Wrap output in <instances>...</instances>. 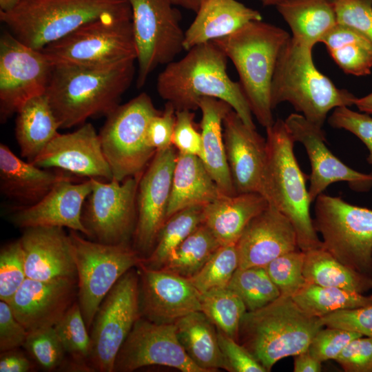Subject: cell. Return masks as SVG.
I'll list each match as a JSON object with an SVG mask.
<instances>
[{
	"instance_id": "obj_44",
	"label": "cell",
	"mask_w": 372,
	"mask_h": 372,
	"mask_svg": "<svg viewBox=\"0 0 372 372\" xmlns=\"http://www.w3.org/2000/svg\"><path fill=\"white\" fill-rule=\"evenodd\" d=\"M23 347L45 370L61 366L66 353L54 327L28 331Z\"/></svg>"
},
{
	"instance_id": "obj_59",
	"label": "cell",
	"mask_w": 372,
	"mask_h": 372,
	"mask_svg": "<svg viewBox=\"0 0 372 372\" xmlns=\"http://www.w3.org/2000/svg\"><path fill=\"white\" fill-rule=\"evenodd\" d=\"M19 0H0V11H8L13 8Z\"/></svg>"
},
{
	"instance_id": "obj_47",
	"label": "cell",
	"mask_w": 372,
	"mask_h": 372,
	"mask_svg": "<svg viewBox=\"0 0 372 372\" xmlns=\"http://www.w3.org/2000/svg\"><path fill=\"white\" fill-rule=\"evenodd\" d=\"M326 327L318 331L307 349L314 358L321 362L335 360L351 341L363 336L355 331L336 327Z\"/></svg>"
},
{
	"instance_id": "obj_20",
	"label": "cell",
	"mask_w": 372,
	"mask_h": 372,
	"mask_svg": "<svg viewBox=\"0 0 372 372\" xmlns=\"http://www.w3.org/2000/svg\"><path fill=\"white\" fill-rule=\"evenodd\" d=\"M32 163L81 178L113 179L99 135L90 123H83L72 132L58 134Z\"/></svg>"
},
{
	"instance_id": "obj_4",
	"label": "cell",
	"mask_w": 372,
	"mask_h": 372,
	"mask_svg": "<svg viewBox=\"0 0 372 372\" xmlns=\"http://www.w3.org/2000/svg\"><path fill=\"white\" fill-rule=\"evenodd\" d=\"M266 133L267 159L260 194L291 222L302 251L322 247L310 214L307 176L294 154L295 141L280 118L266 128Z\"/></svg>"
},
{
	"instance_id": "obj_38",
	"label": "cell",
	"mask_w": 372,
	"mask_h": 372,
	"mask_svg": "<svg viewBox=\"0 0 372 372\" xmlns=\"http://www.w3.org/2000/svg\"><path fill=\"white\" fill-rule=\"evenodd\" d=\"M203 206H192L181 209L164 223L155 246L143 265L153 269L163 267L172 251L203 223Z\"/></svg>"
},
{
	"instance_id": "obj_30",
	"label": "cell",
	"mask_w": 372,
	"mask_h": 372,
	"mask_svg": "<svg viewBox=\"0 0 372 372\" xmlns=\"http://www.w3.org/2000/svg\"><path fill=\"white\" fill-rule=\"evenodd\" d=\"M223 195L197 156L178 152L166 220L192 206H205Z\"/></svg>"
},
{
	"instance_id": "obj_41",
	"label": "cell",
	"mask_w": 372,
	"mask_h": 372,
	"mask_svg": "<svg viewBox=\"0 0 372 372\" xmlns=\"http://www.w3.org/2000/svg\"><path fill=\"white\" fill-rule=\"evenodd\" d=\"M238 265L236 244L221 245L189 280L200 293L215 288L226 287Z\"/></svg>"
},
{
	"instance_id": "obj_48",
	"label": "cell",
	"mask_w": 372,
	"mask_h": 372,
	"mask_svg": "<svg viewBox=\"0 0 372 372\" xmlns=\"http://www.w3.org/2000/svg\"><path fill=\"white\" fill-rule=\"evenodd\" d=\"M337 23L358 31L372 43V0H335Z\"/></svg>"
},
{
	"instance_id": "obj_60",
	"label": "cell",
	"mask_w": 372,
	"mask_h": 372,
	"mask_svg": "<svg viewBox=\"0 0 372 372\" xmlns=\"http://www.w3.org/2000/svg\"><path fill=\"white\" fill-rule=\"evenodd\" d=\"M264 6H275L276 7L279 4L283 3L286 0H260Z\"/></svg>"
},
{
	"instance_id": "obj_18",
	"label": "cell",
	"mask_w": 372,
	"mask_h": 372,
	"mask_svg": "<svg viewBox=\"0 0 372 372\" xmlns=\"http://www.w3.org/2000/svg\"><path fill=\"white\" fill-rule=\"evenodd\" d=\"M285 123L294 141L304 147L309 157L311 172L308 192L311 203L333 183L346 182L356 192L371 189L372 173L356 171L336 157L327 146L322 127L297 113L289 115Z\"/></svg>"
},
{
	"instance_id": "obj_50",
	"label": "cell",
	"mask_w": 372,
	"mask_h": 372,
	"mask_svg": "<svg viewBox=\"0 0 372 372\" xmlns=\"http://www.w3.org/2000/svg\"><path fill=\"white\" fill-rule=\"evenodd\" d=\"M194 113L188 110H176L172 145L178 152L202 156V137L194 125Z\"/></svg>"
},
{
	"instance_id": "obj_1",
	"label": "cell",
	"mask_w": 372,
	"mask_h": 372,
	"mask_svg": "<svg viewBox=\"0 0 372 372\" xmlns=\"http://www.w3.org/2000/svg\"><path fill=\"white\" fill-rule=\"evenodd\" d=\"M135 61L102 66L54 64L45 94L60 128L81 125L117 107L134 77Z\"/></svg>"
},
{
	"instance_id": "obj_35",
	"label": "cell",
	"mask_w": 372,
	"mask_h": 372,
	"mask_svg": "<svg viewBox=\"0 0 372 372\" xmlns=\"http://www.w3.org/2000/svg\"><path fill=\"white\" fill-rule=\"evenodd\" d=\"M320 42L344 73L356 76L371 74L372 43L358 31L337 23Z\"/></svg>"
},
{
	"instance_id": "obj_37",
	"label": "cell",
	"mask_w": 372,
	"mask_h": 372,
	"mask_svg": "<svg viewBox=\"0 0 372 372\" xmlns=\"http://www.w3.org/2000/svg\"><path fill=\"white\" fill-rule=\"evenodd\" d=\"M220 246L211 231L202 223L172 251L160 269L189 279Z\"/></svg>"
},
{
	"instance_id": "obj_19",
	"label": "cell",
	"mask_w": 372,
	"mask_h": 372,
	"mask_svg": "<svg viewBox=\"0 0 372 372\" xmlns=\"http://www.w3.org/2000/svg\"><path fill=\"white\" fill-rule=\"evenodd\" d=\"M141 316L158 324H174L200 311L201 293L188 278L163 270L138 266Z\"/></svg>"
},
{
	"instance_id": "obj_31",
	"label": "cell",
	"mask_w": 372,
	"mask_h": 372,
	"mask_svg": "<svg viewBox=\"0 0 372 372\" xmlns=\"http://www.w3.org/2000/svg\"><path fill=\"white\" fill-rule=\"evenodd\" d=\"M17 114L14 133L20 153L32 163L59 134L60 125L45 94L28 101Z\"/></svg>"
},
{
	"instance_id": "obj_61",
	"label": "cell",
	"mask_w": 372,
	"mask_h": 372,
	"mask_svg": "<svg viewBox=\"0 0 372 372\" xmlns=\"http://www.w3.org/2000/svg\"><path fill=\"white\" fill-rule=\"evenodd\" d=\"M329 1H331V2H334L335 0H329Z\"/></svg>"
},
{
	"instance_id": "obj_6",
	"label": "cell",
	"mask_w": 372,
	"mask_h": 372,
	"mask_svg": "<svg viewBox=\"0 0 372 372\" xmlns=\"http://www.w3.org/2000/svg\"><path fill=\"white\" fill-rule=\"evenodd\" d=\"M123 15H132L128 0H19L0 11V20L19 41L41 50L89 22Z\"/></svg>"
},
{
	"instance_id": "obj_55",
	"label": "cell",
	"mask_w": 372,
	"mask_h": 372,
	"mask_svg": "<svg viewBox=\"0 0 372 372\" xmlns=\"http://www.w3.org/2000/svg\"><path fill=\"white\" fill-rule=\"evenodd\" d=\"M32 369L30 361L16 349L1 352L0 372H28Z\"/></svg>"
},
{
	"instance_id": "obj_28",
	"label": "cell",
	"mask_w": 372,
	"mask_h": 372,
	"mask_svg": "<svg viewBox=\"0 0 372 372\" xmlns=\"http://www.w3.org/2000/svg\"><path fill=\"white\" fill-rule=\"evenodd\" d=\"M268 205L259 193L223 194L203 206V223L221 245L236 244L250 220Z\"/></svg>"
},
{
	"instance_id": "obj_12",
	"label": "cell",
	"mask_w": 372,
	"mask_h": 372,
	"mask_svg": "<svg viewBox=\"0 0 372 372\" xmlns=\"http://www.w3.org/2000/svg\"><path fill=\"white\" fill-rule=\"evenodd\" d=\"M136 48V87H142L157 67L167 65L184 49L185 32L171 0H128Z\"/></svg>"
},
{
	"instance_id": "obj_8",
	"label": "cell",
	"mask_w": 372,
	"mask_h": 372,
	"mask_svg": "<svg viewBox=\"0 0 372 372\" xmlns=\"http://www.w3.org/2000/svg\"><path fill=\"white\" fill-rule=\"evenodd\" d=\"M314 203L313 223L322 247L350 269L372 276V209L324 193Z\"/></svg>"
},
{
	"instance_id": "obj_29",
	"label": "cell",
	"mask_w": 372,
	"mask_h": 372,
	"mask_svg": "<svg viewBox=\"0 0 372 372\" xmlns=\"http://www.w3.org/2000/svg\"><path fill=\"white\" fill-rule=\"evenodd\" d=\"M232 108L227 103L212 97H203L198 103L202 117L201 160L225 195L237 194L229 169L223 138V122Z\"/></svg>"
},
{
	"instance_id": "obj_56",
	"label": "cell",
	"mask_w": 372,
	"mask_h": 372,
	"mask_svg": "<svg viewBox=\"0 0 372 372\" xmlns=\"http://www.w3.org/2000/svg\"><path fill=\"white\" fill-rule=\"evenodd\" d=\"M294 372H320L322 362L314 358L308 351L293 355Z\"/></svg>"
},
{
	"instance_id": "obj_7",
	"label": "cell",
	"mask_w": 372,
	"mask_h": 372,
	"mask_svg": "<svg viewBox=\"0 0 372 372\" xmlns=\"http://www.w3.org/2000/svg\"><path fill=\"white\" fill-rule=\"evenodd\" d=\"M323 327L320 318L307 314L291 297L280 296L267 305L245 313L238 342L268 372L280 360L307 351Z\"/></svg>"
},
{
	"instance_id": "obj_39",
	"label": "cell",
	"mask_w": 372,
	"mask_h": 372,
	"mask_svg": "<svg viewBox=\"0 0 372 372\" xmlns=\"http://www.w3.org/2000/svg\"><path fill=\"white\" fill-rule=\"evenodd\" d=\"M200 311L216 329L238 342L240 324L247 311L234 291L226 287L202 293Z\"/></svg>"
},
{
	"instance_id": "obj_5",
	"label": "cell",
	"mask_w": 372,
	"mask_h": 372,
	"mask_svg": "<svg viewBox=\"0 0 372 372\" xmlns=\"http://www.w3.org/2000/svg\"><path fill=\"white\" fill-rule=\"evenodd\" d=\"M313 48L292 37L284 45L272 78L271 103L273 110L288 102L308 121L322 127L331 110L353 105L356 96L337 87L317 69Z\"/></svg>"
},
{
	"instance_id": "obj_3",
	"label": "cell",
	"mask_w": 372,
	"mask_h": 372,
	"mask_svg": "<svg viewBox=\"0 0 372 372\" xmlns=\"http://www.w3.org/2000/svg\"><path fill=\"white\" fill-rule=\"evenodd\" d=\"M290 37L282 28L258 20L213 41L235 66L252 114L265 128L275 121L271 81L280 52Z\"/></svg>"
},
{
	"instance_id": "obj_34",
	"label": "cell",
	"mask_w": 372,
	"mask_h": 372,
	"mask_svg": "<svg viewBox=\"0 0 372 372\" xmlns=\"http://www.w3.org/2000/svg\"><path fill=\"white\" fill-rule=\"evenodd\" d=\"M303 274L306 282L364 293L372 290V276L343 265L322 247L304 252Z\"/></svg>"
},
{
	"instance_id": "obj_58",
	"label": "cell",
	"mask_w": 372,
	"mask_h": 372,
	"mask_svg": "<svg viewBox=\"0 0 372 372\" xmlns=\"http://www.w3.org/2000/svg\"><path fill=\"white\" fill-rule=\"evenodd\" d=\"M174 6L196 12L205 0H171Z\"/></svg>"
},
{
	"instance_id": "obj_36",
	"label": "cell",
	"mask_w": 372,
	"mask_h": 372,
	"mask_svg": "<svg viewBox=\"0 0 372 372\" xmlns=\"http://www.w3.org/2000/svg\"><path fill=\"white\" fill-rule=\"evenodd\" d=\"M291 298L307 314L320 318L337 311L372 305V293L365 296L307 282Z\"/></svg>"
},
{
	"instance_id": "obj_45",
	"label": "cell",
	"mask_w": 372,
	"mask_h": 372,
	"mask_svg": "<svg viewBox=\"0 0 372 372\" xmlns=\"http://www.w3.org/2000/svg\"><path fill=\"white\" fill-rule=\"evenodd\" d=\"M27 278L20 240L9 243L0 251V299L9 302Z\"/></svg>"
},
{
	"instance_id": "obj_9",
	"label": "cell",
	"mask_w": 372,
	"mask_h": 372,
	"mask_svg": "<svg viewBox=\"0 0 372 372\" xmlns=\"http://www.w3.org/2000/svg\"><path fill=\"white\" fill-rule=\"evenodd\" d=\"M160 112L143 92L106 116L99 135L113 179L121 182L142 174L147 167L156 152L147 143V129Z\"/></svg>"
},
{
	"instance_id": "obj_27",
	"label": "cell",
	"mask_w": 372,
	"mask_h": 372,
	"mask_svg": "<svg viewBox=\"0 0 372 372\" xmlns=\"http://www.w3.org/2000/svg\"><path fill=\"white\" fill-rule=\"evenodd\" d=\"M185 31L184 50L228 36L251 21L262 20L260 13L237 0H205Z\"/></svg>"
},
{
	"instance_id": "obj_16",
	"label": "cell",
	"mask_w": 372,
	"mask_h": 372,
	"mask_svg": "<svg viewBox=\"0 0 372 372\" xmlns=\"http://www.w3.org/2000/svg\"><path fill=\"white\" fill-rule=\"evenodd\" d=\"M150 365L205 372L185 351L174 324L155 323L141 316L118 353L114 372H131Z\"/></svg>"
},
{
	"instance_id": "obj_14",
	"label": "cell",
	"mask_w": 372,
	"mask_h": 372,
	"mask_svg": "<svg viewBox=\"0 0 372 372\" xmlns=\"http://www.w3.org/2000/svg\"><path fill=\"white\" fill-rule=\"evenodd\" d=\"M138 174L119 182L90 178L92 189L82 210L87 238L107 245L129 244L137 221Z\"/></svg>"
},
{
	"instance_id": "obj_43",
	"label": "cell",
	"mask_w": 372,
	"mask_h": 372,
	"mask_svg": "<svg viewBox=\"0 0 372 372\" xmlns=\"http://www.w3.org/2000/svg\"><path fill=\"white\" fill-rule=\"evenodd\" d=\"M304 260V252L297 249L278 256L264 267L280 296L292 297L306 283Z\"/></svg>"
},
{
	"instance_id": "obj_57",
	"label": "cell",
	"mask_w": 372,
	"mask_h": 372,
	"mask_svg": "<svg viewBox=\"0 0 372 372\" xmlns=\"http://www.w3.org/2000/svg\"><path fill=\"white\" fill-rule=\"evenodd\" d=\"M355 105L360 112L372 114V92L360 98L355 99Z\"/></svg>"
},
{
	"instance_id": "obj_15",
	"label": "cell",
	"mask_w": 372,
	"mask_h": 372,
	"mask_svg": "<svg viewBox=\"0 0 372 372\" xmlns=\"http://www.w3.org/2000/svg\"><path fill=\"white\" fill-rule=\"evenodd\" d=\"M54 64L8 30L0 38V119L4 123L30 99L45 94Z\"/></svg>"
},
{
	"instance_id": "obj_25",
	"label": "cell",
	"mask_w": 372,
	"mask_h": 372,
	"mask_svg": "<svg viewBox=\"0 0 372 372\" xmlns=\"http://www.w3.org/2000/svg\"><path fill=\"white\" fill-rule=\"evenodd\" d=\"M19 240L28 278H77L70 236L63 227L25 228Z\"/></svg>"
},
{
	"instance_id": "obj_46",
	"label": "cell",
	"mask_w": 372,
	"mask_h": 372,
	"mask_svg": "<svg viewBox=\"0 0 372 372\" xmlns=\"http://www.w3.org/2000/svg\"><path fill=\"white\" fill-rule=\"evenodd\" d=\"M328 122L333 127L352 133L365 145L369 152L366 160L372 172V116L352 110L347 106H341L333 110Z\"/></svg>"
},
{
	"instance_id": "obj_23",
	"label": "cell",
	"mask_w": 372,
	"mask_h": 372,
	"mask_svg": "<svg viewBox=\"0 0 372 372\" xmlns=\"http://www.w3.org/2000/svg\"><path fill=\"white\" fill-rule=\"evenodd\" d=\"M227 161L236 194H260L267 143L231 108L223 122Z\"/></svg>"
},
{
	"instance_id": "obj_54",
	"label": "cell",
	"mask_w": 372,
	"mask_h": 372,
	"mask_svg": "<svg viewBox=\"0 0 372 372\" xmlns=\"http://www.w3.org/2000/svg\"><path fill=\"white\" fill-rule=\"evenodd\" d=\"M28 331L14 316L10 304L0 302V351L23 347Z\"/></svg>"
},
{
	"instance_id": "obj_11",
	"label": "cell",
	"mask_w": 372,
	"mask_h": 372,
	"mask_svg": "<svg viewBox=\"0 0 372 372\" xmlns=\"http://www.w3.org/2000/svg\"><path fill=\"white\" fill-rule=\"evenodd\" d=\"M41 50L54 64L102 66L136 60L132 15L89 22Z\"/></svg>"
},
{
	"instance_id": "obj_22",
	"label": "cell",
	"mask_w": 372,
	"mask_h": 372,
	"mask_svg": "<svg viewBox=\"0 0 372 372\" xmlns=\"http://www.w3.org/2000/svg\"><path fill=\"white\" fill-rule=\"evenodd\" d=\"M77 278H26L8 304L28 331L54 327L75 302Z\"/></svg>"
},
{
	"instance_id": "obj_24",
	"label": "cell",
	"mask_w": 372,
	"mask_h": 372,
	"mask_svg": "<svg viewBox=\"0 0 372 372\" xmlns=\"http://www.w3.org/2000/svg\"><path fill=\"white\" fill-rule=\"evenodd\" d=\"M236 245L238 268L265 267L278 256L300 249L291 222L270 205L250 220Z\"/></svg>"
},
{
	"instance_id": "obj_32",
	"label": "cell",
	"mask_w": 372,
	"mask_h": 372,
	"mask_svg": "<svg viewBox=\"0 0 372 372\" xmlns=\"http://www.w3.org/2000/svg\"><path fill=\"white\" fill-rule=\"evenodd\" d=\"M177 338L191 360L205 372L227 371L215 325L201 311L192 312L175 323Z\"/></svg>"
},
{
	"instance_id": "obj_33",
	"label": "cell",
	"mask_w": 372,
	"mask_h": 372,
	"mask_svg": "<svg viewBox=\"0 0 372 372\" xmlns=\"http://www.w3.org/2000/svg\"><path fill=\"white\" fill-rule=\"evenodd\" d=\"M276 8L292 37L311 48L337 24L333 2L329 0H286Z\"/></svg>"
},
{
	"instance_id": "obj_53",
	"label": "cell",
	"mask_w": 372,
	"mask_h": 372,
	"mask_svg": "<svg viewBox=\"0 0 372 372\" xmlns=\"http://www.w3.org/2000/svg\"><path fill=\"white\" fill-rule=\"evenodd\" d=\"M176 109L167 102L163 111L150 120L146 133L148 145L156 151L172 146V136L176 122Z\"/></svg>"
},
{
	"instance_id": "obj_49",
	"label": "cell",
	"mask_w": 372,
	"mask_h": 372,
	"mask_svg": "<svg viewBox=\"0 0 372 372\" xmlns=\"http://www.w3.org/2000/svg\"><path fill=\"white\" fill-rule=\"evenodd\" d=\"M217 329L220 349L229 372H267L240 342Z\"/></svg>"
},
{
	"instance_id": "obj_26",
	"label": "cell",
	"mask_w": 372,
	"mask_h": 372,
	"mask_svg": "<svg viewBox=\"0 0 372 372\" xmlns=\"http://www.w3.org/2000/svg\"><path fill=\"white\" fill-rule=\"evenodd\" d=\"M42 168L19 158L8 146L0 144V190L7 198L30 205L40 201L62 180L73 175Z\"/></svg>"
},
{
	"instance_id": "obj_40",
	"label": "cell",
	"mask_w": 372,
	"mask_h": 372,
	"mask_svg": "<svg viewBox=\"0 0 372 372\" xmlns=\"http://www.w3.org/2000/svg\"><path fill=\"white\" fill-rule=\"evenodd\" d=\"M227 287L240 298L247 311L262 308L280 296L264 267L238 268Z\"/></svg>"
},
{
	"instance_id": "obj_21",
	"label": "cell",
	"mask_w": 372,
	"mask_h": 372,
	"mask_svg": "<svg viewBox=\"0 0 372 372\" xmlns=\"http://www.w3.org/2000/svg\"><path fill=\"white\" fill-rule=\"evenodd\" d=\"M78 180L79 176H76L62 180L38 203L18 206L11 213L10 220L19 228L67 227L87 237L81 214L92 189V181L90 178L81 182Z\"/></svg>"
},
{
	"instance_id": "obj_42",
	"label": "cell",
	"mask_w": 372,
	"mask_h": 372,
	"mask_svg": "<svg viewBox=\"0 0 372 372\" xmlns=\"http://www.w3.org/2000/svg\"><path fill=\"white\" fill-rule=\"evenodd\" d=\"M54 327L74 362L83 364L89 360L91 338L78 302L70 307Z\"/></svg>"
},
{
	"instance_id": "obj_51",
	"label": "cell",
	"mask_w": 372,
	"mask_h": 372,
	"mask_svg": "<svg viewBox=\"0 0 372 372\" xmlns=\"http://www.w3.org/2000/svg\"><path fill=\"white\" fill-rule=\"evenodd\" d=\"M328 327H336L372 338V305L340 310L320 318Z\"/></svg>"
},
{
	"instance_id": "obj_52",
	"label": "cell",
	"mask_w": 372,
	"mask_h": 372,
	"mask_svg": "<svg viewBox=\"0 0 372 372\" xmlns=\"http://www.w3.org/2000/svg\"><path fill=\"white\" fill-rule=\"evenodd\" d=\"M335 360L347 372H372V338L353 339Z\"/></svg>"
},
{
	"instance_id": "obj_13",
	"label": "cell",
	"mask_w": 372,
	"mask_h": 372,
	"mask_svg": "<svg viewBox=\"0 0 372 372\" xmlns=\"http://www.w3.org/2000/svg\"><path fill=\"white\" fill-rule=\"evenodd\" d=\"M139 273L126 272L101 302L92 323L89 363L100 372H114L118 353L141 317Z\"/></svg>"
},
{
	"instance_id": "obj_17",
	"label": "cell",
	"mask_w": 372,
	"mask_h": 372,
	"mask_svg": "<svg viewBox=\"0 0 372 372\" xmlns=\"http://www.w3.org/2000/svg\"><path fill=\"white\" fill-rule=\"evenodd\" d=\"M177 154L173 145L156 151L141 174L136 196L137 221L133 236V247L141 256L152 252L166 220Z\"/></svg>"
},
{
	"instance_id": "obj_2",
	"label": "cell",
	"mask_w": 372,
	"mask_h": 372,
	"mask_svg": "<svg viewBox=\"0 0 372 372\" xmlns=\"http://www.w3.org/2000/svg\"><path fill=\"white\" fill-rule=\"evenodd\" d=\"M227 57L214 42L197 45L180 59L167 64L156 80L159 96L176 110L198 109L203 97L227 103L250 127L256 128L253 114L239 82L227 72Z\"/></svg>"
},
{
	"instance_id": "obj_10",
	"label": "cell",
	"mask_w": 372,
	"mask_h": 372,
	"mask_svg": "<svg viewBox=\"0 0 372 372\" xmlns=\"http://www.w3.org/2000/svg\"><path fill=\"white\" fill-rule=\"evenodd\" d=\"M77 275L78 304L90 330L104 298L129 270L143 263L129 244L107 245L85 239L70 230Z\"/></svg>"
}]
</instances>
